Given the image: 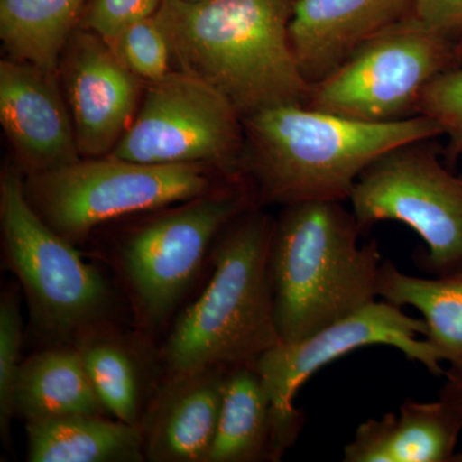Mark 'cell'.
Masks as SVG:
<instances>
[{"instance_id":"3","label":"cell","mask_w":462,"mask_h":462,"mask_svg":"<svg viewBox=\"0 0 462 462\" xmlns=\"http://www.w3.org/2000/svg\"><path fill=\"white\" fill-rule=\"evenodd\" d=\"M345 202L284 206L273 227L270 281L281 342H297L375 302L382 254Z\"/></svg>"},{"instance_id":"22","label":"cell","mask_w":462,"mask_h":462,"mask_svg":"<svg viewBox=\"0 0 462 462\" xmlns=\"http://www.w3.org/2000/svg\"><path fill=\"white\" fill-rule=\"evenodd\" d=\"M79 351L106 411L117 420L138 425V379L126 352L108 342L89 343Z\"/></svg>"},{"instance_id":"19","label":"cell","mask_w":462,"mask_h":462,"mask_svg":"<svg viewBox=\"0 0 462 462\" xmlns=\"http://www.w3.org/2000/svg\"><path fill=\"white\" fill-rule=\"evenodd\" d=\"M106 409L91 384L79 349H51L21 366L14 415L27 421L71 416H103Z\"/></svg>"},{"instance_id":"27","label":"cell","mask_w":462,"mask_h":462,"mask_svg":"<svg viewBox=\"0 0 462 462\" xmlns=\"http://www.w3.org/2000/svg\"><path fill=\"white\" fill-rule=\"evenodd\" d=\"M412 16L431 32L457 42L462 39V0H411Z\"/></svg>"},{"instance_id":"16","label":"cell","mask_w":462,"mask_h":462,"mask_svg":"<svg viewBox=\"0 0 462 462\" xmlns=\"http://www.w3.org/2000/svg\"><path fill=\"white\" fill-rule=\"evenodd\" d=\"M230 370L212 367L170 379L144 430V451L156 462H206L217 430L225 380Z\"/></svg>"},{"instance_id":"13","label":"cell","mask_w":462,"mask_h":462,"mask_svg":"<svg viewBox=\"0 0 462 462\" xmlns=\"http://www.w3.org/2000/svg\"><path fill=\"white\" fill-rule=\"evenodd\" d=\"M0 123L26 175L80 160L60 76L18 60L0 62Z\"/></svg>"},{"instance_id":"23","label":"cell","mask_w":462,"mask_h":462,"mask_svg":"<svg viewBox=\"0 0 462 462\" xmlns=\"http://www.w3.org/2000/svg\"><path fill=\"white\" fill-rule=\"evenodd\" d=\"M106 42L121 62L145 84L161 80L173 69L169 42L156 16L125 27Z\"/></svg>"},{"instance_id":"24","label":"cell","mask_w":462,"mask_h":462,"mask_svg":"<svg viewBox=\"0 0 462 462\" xmlns=\"http://www.w3.org/2000/svg\"><path fill=\"white\" fill-rule=\"evenodd\" d=\"M21 346L23 319L18 298L14 293H7L0 303V430L5 442L14 416V391L23 366Z\"/></svg>"},{"instance_id":"1","label":"cell","mask_w":462,"mask_h":462,"mask_svg":"<svg viewBox=\"0 0 462 462\" xmlns=\"http://www.w3.org/2000/svg\"><path fill=\"white\" fill-rule=\"evenodd\" d=\"M297 0H162L156 14L173 69L203 81L240 117L305 106L307 83L291 48Z\"/></svg>"},{"instance_id":"20","label":"cell","mask_w":462,"mask_h":462,"mask_svg":"<svg viewBox=\"0 0 462 462\" xmlns=\"http://www.w3.org/2000/svg\"><path fill=\"white\" fill-rule=\"evenodd\" d=\"M144 456V430L139 425L103 416L27 421L32 462H132Z\"/></svg>"},{"instance_id":"14","label":"cell","mask_w":462,"mask_h":462,"mask_svg":"<svg viewBox=\"0 0 462 462\" xmlns=\"http://www.w3.org/2000/svg\"><path fill=\"white\" fill-rule=\"evenodd\" d=\"M411 14V0H297L289 38L303 78L320 83L361 45Z\"/></svg>"},{"instance_id":"10","label":"cell","mask_w":462,"mask_h":462,"mask_svg":"<svg viewBox=\"0 0 462 462\" xmlns=\"http://www.w3.org/2000/svg\"><path fill=\"white\" fill-rule=\"evenodd\" d=\"M427 324L402 307L375 300L356 314L328 325L297 342L278 343L254 364L272 402L276 438L282 455L296 443L305 425L298 410V391L324 366L369 346H393L434 376L445 375L443 363L424 338Z\"/></svg>"},{"instance_id":"15","label":"cell","mask_w":462,"mask_h":462,"mask_svg":"<svg viewBox=\"0 0 462 462\" xmlns=\"http://www.w3.org/2000/svg\"><path fill=\"white\" fill-rule=\"evenodd\" d=\"M462 416L451 404L406 401L398 412L358 425L345 462H455Z\"/></svg>"},{"instance_id":"25","label":"cell","mask_w":462,"mask_h":462,"mask_svg":"<svg viewBox=\"0 0 462 462\" xmlns=\"http://www.w3.org/2000/svg\"><path fill=\"white\" fill-rule=\"evenodd\" d=\"M419 115L430 116L448 135L447 162L462 156V67L437 76L422 91Z\"/></svg>"},{"instance_id":"12","label":"cell","mask_w":462,"mask_h":462,"mask_svg":"<svg viewBox=\"0 0 462 462\" xmlns=\"http://www.w3.org/2000/svg\"><path fill=\"white\" fill-rule=\"evenodd\" d=\"M57 72L81 157L108 156L135 120L144 81L105 39L80 27L67 42Z\"/></svg>"},{"instance_id":"7","label":"cell","mask_w":462,"mask_h":462,"mask_svg":"<svg viewBox=\"0 0 462 462\" xmlns=\"http://www.w3.org/2000/svg\"><path fill=\"white\" fill-rule=\"evenodd\" d=\"M363 233L382 221L407 225L425 243L416 263L434 275L462 266V176L425 142L409 143L367 167L349 197Z\"/></svg>"},{"instance_id":"11","label":"cell","mask_w":462,"mask_h":462,"mask_svg":"<svg viewBox=\"0 0 462 462\" xmlns=\"http://www.w3.org/2000/svg\"><path fill=\"white\" fill-rule=\"evenodd\" d=\"M254 206L260 203L251 185L236 179L134 231L124 245V270L148 320L161 321L172 311L221 231Z\"/></svg>"},{"instance_id":"5","label":"cell","mask_w":462,"mask_h":462,"mask_svg":"<svg viewBox=\"0 0 462 462\" xmlns=\"http://www.w3.org/2000/svg\"><path fill=\"white\" fill-rule=\"evenodd\" d=\"M217 176L229 178L205 165H149L108 154L26 175L25 191L42 220L76 245L107 221L205 196L220 187Z\"/></svg>"},{"instance_id":"17","label":"cell","mask_w":462,"mask_h":462,"mask_svg":"<svg viewBox=\"0 0 462 462\" xmlns=\"http://www.w3.org/2000/svg\"><path fill=\"white\" fill-rule=\"evenodd\" d=\"M376 291L383 300L420 312L427 324L424 338L439 360L449 365L445 375L462 378V266L436 278H421L401 272L385 260Z\"/></svg>"},{"instance_id":"8","label":"cell","mask_w":462,"mask_h":462,"mask_svg":"<svg viewBox=\"0 0 462 462\" xmlns=\"http://www.w3.org/2000/svg\"><path fill=\"white\" fill-rule=\"evenodd\" d=\"M243 120L229 100L172 69L145 84L135 120L109 156L149 165H205L245 178Z\"/></svg>"},{"instance_id":"26","label":"cell","mask_w":462,"mask_h":462,"mask_svg":"<svg viewBox=\"0 0 462 462\" xmlns=\"http://www.w3.org/2000/svg\"><path fill=\"white\" fill-rule=\"evenodd\" d=\"M162 0H88L80 29L108 41L125 27L156 16Z\"/></svg>"},{"instance_id":"29","label":"cell","mask_w":462,"mask_h":462,"mask_svg":"<svg viewBox=\"0 0 462 462\" xmlns=\"http://www.w3.org/2000/svg\"><path fill=\"white\" fill-rule=\"evenodd\" d=\"M456 54L462 60V39L460 42H456Z\"/></svg>"},{"instance_id":"21","label":"cell","mask_w":462,"mask_h":462,"mask_svg":"<svg viewBox=\"0 0 462 462\" xmlns=\"http://www.w3.org/2000/svg\"><path fill=\"white\" fill-rule=\"evenodd\" d=\"M88 0H0V39L11 60L58 71Z\"/></svg>"},{"instance_id":"28","label":"cell","mask_w":462,"mask_h":462,"mask_svg":"<svg viewBox=\"0 0 462 462\" xmlns=\"http://www.w3.org/2000/svg\"><path fill=\"white\" fill-rule=\"evenodd\" d=\"M446 382L439 391L440 400L451 404L462 416V378L458 376L445 375ZM455 462H462V449L456 455Z\"/></svg>"},{"instance_id":"18","label":"cell","mask_w":462,"mask_h":462,"mask_svg":"<svg viewBox=\"0 0 462 462\" xmlns=\"http://www.w3.org/2000/svg\"><path fill=\"white\" fill-rule=\"evenodd\" d=\"M282 457L272 402L263 380L254 366L231 369L206 462L279 461Z\"/></svg>"},{"instance_id":"4","label":"cell","mask_w":462,"mask_h":462,"mask_svg":"<svg viewBox=\"0 0 462 462\" xmlns=\"http://www.w3.org/2000/svg\"><path fill=\"white\" fill-rule=\"evenodd\" d=\"M273 227L275 220L254 206L221 231L212 278L167 340L170 379L212 367L254 366L281 343L269 267Z\"/></svg>"},{"instance_id":"6","label":"cell","mask_w":462,"mask_h":462,"mask_svg":"<svg viewBox=\"0 0 462 462\" xmlns=\"http://www.w3.org/2000/svg\"><path fill=\"white\" fill-rule=\"evenodd\" d=\"M456 42L409 16L361 45L333 74L311 85L306 107L365 123L419 116L428 84L457 67Z\"/></svg>"},{"instance_id":"2","label":"cell","mask_w":462,"mask_h":462,"mask_svg":"<svg viewBox=\"0 0 462 462\" xmlns=\"http://www.w3.org/2000/svg\"><path fill=\"white\" fill-rule=\"evenodd\" d=\"M242 173L257 202L294 205L349 200L361 173L392 149L445 135L430 116L365 123L281 106L243 118Z\"/></svg>"},{"instance_id":"9","label":"cell","mask_w":462,"mask_h":462,"mask_svg":"<svg viewBox=\"0 0 462 462\" xmlns=\"http://www.w3.org/2000/svg\"><path fill=\"white\" fill-rule=\"evenodd\" d=\"M0 216L7 263L39 324L56 336H69L97 320L108 303L107 284L33 209L21 170L7 167L3 172Z\"/></svg>"}]
</instances>
